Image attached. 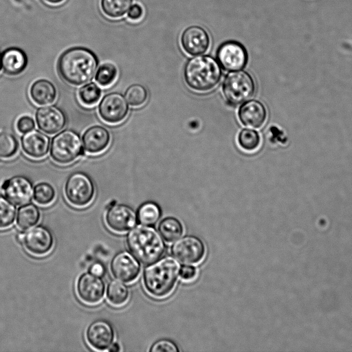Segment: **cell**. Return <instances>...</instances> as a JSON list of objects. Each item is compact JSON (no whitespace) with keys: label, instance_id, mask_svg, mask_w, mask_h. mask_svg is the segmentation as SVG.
Wrapping results in <instances>:
<instances>
[{"label":"cell","instance_id":"6da1fadb","mask_svg":"<svg viewBox=\"0 0 352 352\" xmlns=\"http://www.w3.org/2000/svg\"><path fill=\"white\" fill-rule=\"evenodd\" d=\"M98 64V58L92 51L85 47H75L65 50L60 56L57 69L65 82L80 86L91 80Z\"/></svg>","mask_w":352,"mask_h":352},{"label":"cell","instance_id":"7a4b0ae2","mask_svg":"<svg viewBox=\"0 0 352 352\" xmlns=\"http://www.w3.org/2000/svg\"><path fill=\"white\" fill-rule=\"evenodd\" d=\"M180 268L179 263L170 256L151 263L143 273L145 289L155 298L167 297L175 287Z\"/></svg>","mask_w":352,"mask_h":352},{"label":"cell","instance_id":"3957f363","mask_svg":"<svg viewBox=\"0 0 352 352\" xmlns=\"http://www.w3.org/2000/svg\"><path fill=\"white\" fill-rule=\"evenodd\" d=\"M126 245L140 262L151 264L159 260L165 252V243L153 227L138 226L127 234Z\"/></svg>","mask_w":352,"mask_h":352},{"label":"cell","instance_id":"277c9868","mask_svg":"<svg viewBox=\"0 0 352 352\" xmlns=\"http://www.w3.org/2000/svg\"><path fill=\"white\" fill-rule=\"evenodd\" d=\"M184 79L192 90L206 92L215 87L221 77L218 63L210 56L190 58L184 67Z\"/></svg>","mask_w":352,"mask_h":352},{"label":"cell","instance_id":"5b68a950","mask_svg":"<svg viewBox=\"0 0 352 352\" xmlns=\"http://www.w3.org/2000/svg\"><path fill=\"white\" fill-rule=\"evenodd\" d=\"M84 153L85 150L81 138L74 131L64 130L52 138L50 155L58 164H69Z\"/></svg>","mask_w":352,"mask_h":352},{"label":"cell","instance_id":"8992f818","mask_svg":"<svg viewBox=\"0 0 352 352\" xmlns=\"http://www.w3.org/2000/svg\"><path fill=\"white\" fill-rule=\"evenodd\" d=\"M254 92V81L248 72H231L224 79L223 93L231 104L238 105L245 102L252 98Z\"/></svg>","mask_w":352,"mask_h":352},{"label":"cell","instance_id":"52a82bcc","mask_svg":"<svg viewBox=\"0 0 352 352\" xmlns=\"http://www.w3.org/2000/svg\"><path fill=\"white\" fill-rule=\"evenodd\" d=\"M64 190L67 201L78 208L90 204L95 196V186L92 179L82 172H76L69 175Z\"/></svg>","mask_w":352,"mask_h":352},{"label":"cell","instance_id":"ba28073f","mask_svg":"<svg viewBox=\"0 0 352 352\" xmlns=\"http://www.w3.org/2000/svg\"><path fill=\"white\" fill-rule=\"evenodd\" d=\"M171 252L182 263L195 265L203 261L206 255V247L199 238L185 236L174 243Z\"/></svg>","mask_w":352,"mask_h":352},{"label":"cell","instance_id":"9c48e42d","mask_svg":"<svg viewBox=\"0 0 352 352\" xmlns=\"http://www.w3.org/2000/svg\"><path fill=\"white\" fill-rule=\"evenodd\" d=\"M98 111L104 122L110 124H117L123 122L126 118L129 105L121 94L111 92L102 98Z\"/></svg>","mask_w":352,"mask_h":352},{"label":"cell","instance_id":"30bf717a","mask_svg":"<svg viewBox=\"0 0 352 352\" xmlns=\"http://www.w3.org/2000/svg\"><path fill=\"white\" fill-rule=\"evenodd\" d=\"M76 292L78 298L85 304L97 305L104 298L105 284L101 277L89 272L83 273L77 279Z\"/></svg>","mask_w":352,"mask_h":352},{"label":"cell","instance_id":"8fae6325","mask_svg":"<svg viewBox=\"0 0 352 352\" xmlns=\"http://www.w3.org/2000/svg\"><path fill=\"white\" fill-rule=\"evenodd\" d=\"M21 243L30 254L42 256L52 251L54 239L48 228L37 226L24 232Z\"/></svg>","mask_w":352,"mask_h":352},{"label":"cell","instance_id":"7c38bea8","mask_svg":"<svg viewBox=\"0 0 352 352\" xmlns=\"http://www.w3.org/2000/svg\"><path fill=\"white\" fill-rule=\"evenodd\" d=\"M137 214L127 205L113 204L107 210L104 221L111 231L123 233L132 229L137 223Z\"/></svg>","mask_w":352,"mask_h":352},{"label":"cell","instance_id":"4fadbf2b","mask_svg":"<svg viewBox=\"0 0 352 352\" xmlns=\"http://www.w3.org/2000/svg\"><path fill=\"white\" fill-rule=\"evenodd\" d=\"M217 58L221 67L227 71L240 70L248 61V54L242 44L230 41L220 45Z\"/></svg>","mask_w":352,"mask_h":352},{"label":"cell","instance_id":"5bb4252c","mask_svg":"<svg viewBox=\"0 0 352 352\" xmlns=\"http://www.w3.org/2000/svg\"><path fill=\"white\" fill-rule=\"evenodd\" d=\"M110 269L113 276L125 283L133 282L140 272V265L135 257L127 252H121L111 260Z\"/></svg>","mask_w":352,"mask_h":352},{"label":"cell","instance_id":"9a60e30c","mask_svg":"<svg viewBox=\"0 0 352 352\" xmlns=\"http://www.w3.org/2000/svg\"><path fill=\"white\" fill-rule=\"evenodd\" d=\"M85 338L88 344L92 349L97 351H105L114 341V329L108 321L97 320L87 327Z\"/></svg>","mask_w":352,"mask_h":352},{"label":"cell","instance_id":"2e32d148","mask_svg":"<svg viewBox=\"0 0 352 352\" xmlns=\"http://www.w3.org/2000/svg\"><path fill=\"white\" fill-rule=\"evenodd\" d=\"M1 189L7 199L17 206L28 204L33 197L34 188L32 182L21 175L6 180Z\"/></svg>","mask_w":352,"mask_h":352},{"label":"cell","instance_id":"e0dca14e","mask_svg":"<svg viewBox=\"0 0 352 352\" xmlns=\"http://www.w3.org/2000/svg\"><path fill=\"white\" fill-rule=\"evenodd\" d=\"M35 118L39 129L50 135L60 131L65 127L67 120L64 112L54 105L38 108Z\"/></svg>","mask_w":352,"mask_h":352},{"label":"cell","instance_id":"ac0fdd59","mask_svg":"<svg viewBox=\"0 0 352 352\" xmlns=\"http://www.w3.org/2000/svg\"><path fill=\"white\" fill-rule=\"evenodd\" d=\"M21 141L23 152L30 158L35 160L43 158L49 152L50 138L38 130L32 129L23 133Z\"/></svg>","mask_w":352,"mask_h":352},{"label":"cell","instance_id":"d6986e66","mask_svg":"<svg viewBox=\"0 0 352 352\" xmlns=\"http://www.w3.org/2000/svg\"><path fill=\"white\" fill-rule=\"evenodd\" d=\"M181 43L184 50L190 55L202 54L210 45L207 32L201 27L192 25L187 28L182 33Z\"/></svg>","mask_w":352,"mask_h":352},{"label":"cell","instance_id":"ffe728a7","mask_svg":"<svg viewBox=\"0 0 352 352\" xmlns=\"http://www.w3.org/2000/svg\"><path fill=\"white\" fill-rule=\"evenodd\" d=\"M82 139L85 152L97 155L102 153L108 148L111 135L106 128L94 125L84 132Z\"/></svg>","mask_w":352,"mask_h":352},{"label":"cell","instance_id":"44dd1931","mask_svg":"<svg viewBox=\"0 0 352 352\" xmlns=\"http://www.w3.org/2000/svg\"><path fill=\"white\" fill-rule=\"evenodd\" d=\"M239 118L246 126L252 128L261 127L267 118L265 106L257 100L245 102L239 110Z\"/></svg>","mask_w":352,"mask_h":352},{"label":"cell","instance_id":"7402d4cb","mask_svg":"<svg viewBox=\"0 0 352 352\" xmlns=\"http://www.w3.org/2000/svg\"><path fill=\"white\" fill-rule=\"evenodd\" d=\"M28 65L25 53L17 47L6 50L1 54V67L7 74L16 76L21 74Z\"/></svg>","mask_w":352,"mask_h":352},{"label":"cell","instance_id":"603a6c76","mask_svg":"<svg viewBox=\"0 0 352 352\" xmlns=\"http://www.w3.org/2000/svg\"><path fill=\"white\" fill-rule=\"evenodd\" d=\"M29 92L31 100L38 105L52 104L57 97L55 86L46 79L34 81L31 85Z\"/></svg>","mask_w":352,"mask_h":352},{"label":"cell","instance_id":"cb8c5ba5","mask_svg":"<svg viewBox=\"0 0 352 352\" xmlns=\"http://www.w3.org/2000/svg\"><path fill=\"white\" fill-rule=\"evenodd\" d=\"M41 212L33 204H26L21 206L16 214V224L22 230L34 227L40 220Z\"/></svg>","mask_w":352,"mask_h":352},{"label":"cell","instance_id":"d4e9b609","mask_svg":"<svg viewBox=\"0 0 352 352\" xmlns=\"http://www.w3.org/2000/svg\"><path fill=\"white\" fill-rule=\"evenodd\" d=\"M107 298L111 305L122 306L129 298V288L120 280H111L107 288Z\"/></svg>","mask_w":352,"mask_h":352},{"label":"cell","instance_id":"484cf974","mask_svg":"<svg viewBox=\"0 0 352 352\" xmlns=\"http://www.w3.org/2000/svg\"><path fill=\"white\" fill-rule=\"evenodd\" d=\"M158 230L167 242H173L177 240L184 232L182 223L176 218L171 217L162 219L159 223Z\"/></svg>","mask_w":352,"mask_h":352},{"label":"cell","instance_id":"4316f807","mask_svg":"<svg viewBox=\"0 0 352 352\" xmlns=\"http://www.w3.org/2000/svg\"><path fill=\"white\" fill-rule=\"evenodd\" d=\"M19 142L15 135L5 128H0V160H8L18 152Z\"/></svg>","mask_w":352,"mask_h":352},{"label":"cell","instance_id":"83f0119b","mask_svg":"<svg viewBox=\"0 0 352 352\" xmlns=\"http://www.w3.org/2000/svg\"><path fill=\"white\" fill-rule=\"evenodd\" d=\"M132 2L133 0H101V8L107 16L119 18L129 11Z\"/></svg>","mask_w":352,"mask_h":352},{"label":"cell","instance_id":"f1b7e54d","mask_svg":"<svg viewBox=\"0 0 352 352\" xmlns=\"http://www.w3.org/2000/svg\"><path fill=\"white\" fill-rule=\"evenodd\" d=\"M101 96V89L95 82L85 84L78 91L79 101L86 107H91L97 104Z\"/></svg>","mask_w":352,"mask_h":352},{"label":"cell","instance_id":"f546056e","mask_svg":"<svg viewBox=\"0 0 352 352\" xmlns=\"http://www.w3.org/2000/svg\"><path fill=\"white\" fill-rule=\"evenodd\" d=\"M161 210L154 202L143 204L138 209L137 217L139 221L146 226L154 225L160 218Z\"/></svg>","mask_w":352,"mask_h":352},{"label":"cell","instance_id":"4dcf8cb0","mask_svg":"<svg viewBox=\"0 0 352 352\" xmlns=\"http://www.w3.org/2000/svg\"><path fill=\"white\" fill-rule=\"evenodd\" d=\"M118 77V69L110 63L102 64L96 72L95 80L102 87L113 85Z\"/></svg>","mask_w":352,"mask_h":352},{"label":"cell","instance_id":"1f68e13d","mask_svg":"<svg viewBox=\"0 0 352 352\" xmlns=\"http://www.w3.org/2000/svg\"><path fill=\"white\" fill-rule=\"evenodd\" d=\"M16 208L9 199L0 196V229L10 227L14 222Z\"/></svg>","mask_w":352,"mask_h":352},{"label":"cell","instance_id":"d6a6232c","mask_svg":"<svg viewBox=\"0 0 352 352\" xmlns=\"http://www.w3.org/2000/svg\"><path fill=\"white\" fill-rule=\"evenodd\" d=\"M56 192L52 185L46 182L37 184L34 188V200L39 205L47 206L55 199Z\"/></svg>","mask_w":352,"mask_h":352},{"label":"cell","instance_id":"836d02e7","mask_svg":"<svg viewBox=\"0 0 352 352\" xmlns=\"http://www.w3.org/2000/svg\"><path fill=\"white\" fill-rule=\"evenodd\" d=\"M238 143L242 149L247 151H253L259 146L261 138L256 131L244 129L239 133Z\"/></svg>","mask_w":352,"mask_h":352},{"label":"cell","instance_id":"e575fe53","mask_svg":"<svg viewBox=\"0 0 352 352\" xmlns=\"http://www.w3.org/2000/svg\"><path fill=\"white\" fill-rule=\"evenodd\" d=\"M148 97V93L145 87L139 84L129 86L125 93L124 98L131 106L140 107L144 104Z\"/></svg>","mask_w":352,"mask_h":352},{"label":"cell","instance_id":"d590c367","mask_svg":"<svg viewBox=\"0 0 352 352\" xmlns=\"http://www.w3.org/2000/svg\"><path fill=\"white\" fill-rule=\"evenodd\" d=\"M152 352H177V345L170 340L162 339L155 342L150 349Z\"/></svg>","mask_w":352,"mask_h":352},{"label":"cell","instance_id":"8d00e7d4","mask_svg":"<svg viewBox=\"0 0 352 352\" xmlns=\"http://www.w3.org/2000/svg\"><path fill=\"white\" fill-rule=\"evenodd\" d=\"M16 127L20 133H25L34 129L35 122L29 116H22L17 120Z\"/></svg>","mask_w":352,"mask_h":352},{"label":"cell","instance_id":"74e56055","mask_svg":"<svg viewBox=\"0 0 352 352\" xmlns=\"http://www.w3.org/2000/svg\"><path fill=\"white\" fill-rule=\"evenodd\" d=\"M197 269L190 265H183L181 267L179 271V276L181 278L185 281H191L194 280L197 276Z\"/></svg>","mask_w":352,"mask_h":352},{"label":"cell","instance_id":"f35d334b","mask_svg":"<svg viewBox=\"0 0 352 352\" xmlns=\"http://www.w3.org/2000/svg\"><path fill=\"white\" fill-rule=\"evenodd\" d=\"M143 14L142 8L138 4H134L129 10L128 16L130 19L136 21L140 19Z\"/></svg>","mask_w":352,"mask_h":352},{"label":"cell","instance_id":"ab89813d","mask_svg":"<svg viewBox=\"0 0 352 352\" xmlns=\"http://www.w3.org/2000/svg\"><path fill=\"white\" fill-rule=\"evenodd\" d=\"M89 272L96 276L102 277L105 273V267L102 263L96 262L90 266Z\"/></svg>","mask_w":352,"mask_h":352},{"label":"cell","instance_id":"60d3db41","mask_svg":"<svg viewBox=\"0 0 352 352\" xmlns=\"http://www.w3.org/2000/svg\"><path fill=\"white\" fill-rule=\"evenodd\" d=\"M120 350V346L116 342H113V344L107 349V351H119Z\"/></svg>","mask_w":352,"mask_h":352},{"label":"cell","instance_id":"b9f144b4","mask_svg":"<svg viewBox=\"0 0 352 352\" xmlns=\"http://www.w3.org/2000/svg\"><path fill=\"white\" fill-rule=\"evenodd\" d=\"M45 1L51 4H58V3H60L61 2H63L64 0H45Z\"/></svg>","mask_w":352,"mask_h":352},{"label":"cell","instance_id":"7bdbcfd3","mask_svg":"<svg viewBox=\"0 0 352 352\" xmlns=\"http://www.w3.org/2000/svg\"><path fill=\"white\" fill-rule=\"evenodd\" d=\"M23 234H24L23 232H21L18 233V234H17L16 237H17L18 241L20 243H21V241H22V239H23Z\"/></svg>","mask_w":352,"mask_h":352},{"label":"cell","instance_id":"ee69618b","mask_svg":"<svg viewBox=\"0 0 352 352\" xmlns=\"http://www.w3.org/2000/svg\"><path fill=\"white\" fill-rule=\"evenodd\" d=\"M1 54L0 52V72H1Z\"/></svg>","mask_w":352,"mask_h":352}]
</instances>
